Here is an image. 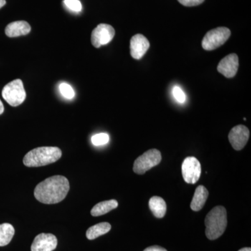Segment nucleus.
Masks as SVG:
<instances>
[{
	"mask_svg": "<svg viewBox=\"0 0 251 251\" xmlns=\"http://www.w3.org/2000/svg\"><path fill=\"white\" fill-rule=\"evenodd\" d=\"M209 196V192L204 186H198L195 191L191 201V208L193 211H198L202 209Z\"/></svg>",
	"mask_w": 251,
	"mask_h": 251,
	"instance_id": "4468645a",
	"label": "nucleus"
},
{
	"mask_svg": "<svg viewBox=\"0 0 251 251\" xmlns=\"http://www.w3.org/2000/svg\"><path fill=\"white\" fill-rule=\"evenodd\" d=\"M115 35V29L111 25L102 23L99 24L92 31L91 41L92 45L99 49L100 46L109 44Z\"/></svg>",
	"mask_w": 251,
	"mask_h": 251,
	"instance_id": "6e6552de",
	"label": "nucleus"
},
{
	"mask_svg": "<svg viewBox=\"0 0 251 251\" xmlns=\"http://www.w3.org/2000/svg\"><path fill=\"white\" fill-rule=\"evenodd\" d=\"M178 1L185 6H196L202 4L204 0H178Z\"/></svg>",
	"mask_w": 251,
	"mask_h": 251,
	"instance_id": "5701e85b",
	"label": "nucleus"
},
{
	"mask_svg": "<svg viewBox=\"0 0 251 251\" xmlns=\"http://www.w3.org/2000/svg\"><path fill=\"white\" fill-rule=\"evenodd\" d=\"M239 69V57L237 54H230L221 59L217 67L218 72L227 78L235 76Z\"/></svg>",
	"mask_w": 251,
	"mask_h": 251,
	"instance_id": "9b49d317",
	"label": "nucleus"
},
{
	"mask_svg": "<svg viewBox=\"0 0 251 251\" xmlns=\"http://www.w3.org/2000/svg\"><path fill=\"white\" fill-rule=\"evenodd\" d=\"M238 251H251V249L249 247L243 248V249Z\"/></svg>",
	"mask_w": 251,
	"mask_h": 251,
	"instance_id": "bb28decb",
	"label": "nucleus"
},
{
	"mask_svg": "<svg viewBox=\"0 0 251 251\" xmlns=\"http://www.w3.org/2000/svg\"><path fill=\"white\" fill-rule=\"evenodd\" d=\"M64 3L68 9L74 12H80L82 10V4L79 0H64Z\"/></svg>",
	"mask_w": 251,
	"mask_h": 251,
	"instance_id": "412c9836",
	"label": "nucleus"
},
{
	"mask_svg": "<svg viewBox=\"0 0 251 251\" xmlns=\"http://www.w3.org/2000/svg\"><path fill=\"white\" fill-rule=\"evenodd\" d=\"M149 206L155 217L162 219L166 215L167 205L163 198L158 196H153L150 198Z\"/></svg>",
	"mask_w": 251,
	"mask_h": 251,
	"instance_id": "2eb2a0df",
	"label": "nucleus"
},
{
	"mask_svg": "<svg viewBox=\"0 0 251 251\" xmlns=\"http://www.w3.org/2000/svg\"><path fill=\"white\" fill-rule=\"evenodd\" d=\"M15 234V229L9 224H0V247H5L12 240Z\"/></svg>",
	"mask_w": 251,
	"mask_h": 251,
	"instance_id": "a211bd4d",
	"label": "nucleus"
},
{
	"mask_svg": "<svg viewBox=\"0 0 251 251\" xmlns=\"http://www.w3.org/2000/svg\"><path fill=\"white\" fill-rule=\"evenodd\" d=\"M161 153L156 149L148 150L138 157L133 164V171L138 175H144L147 171L161 163Z\"/></svg>",
	"mask_w": 251,
	"mask_h": 251,
	"instance_id": "423d86ee",
	"label": "nucleus"
},
{
	"mask_svg": "<svg viewBox=\"0 0 251 251\" xmlns=\"http://www.w3.org/2000/svg\"><path fill=\"white\" fill-rule=\"evenodd\" d=\"M144 251H168L164 248L159 247V246H151L147 248Z\"/></svg>",
	"mask_w": 251,
	"mask_h": 251,
	"instance_id": "b1692460",
	"label": "nucleus"
},
{
	"mask_svg": "<svg viewBox=\"0 0 251 251\" xmlns=\"http://www.w3.org/2000/svg\"><path fill=\"white\" fill-rule=\"evenodd\" d=\"M1 94L4 100L13 107L21 105L26 99L23 81L20 79L11 81L5 86Z\"/></svg>",
	"mask_w": 251,
	"mask_h": 251,
	"instance_id": "20e7f679",
	"label": "nucleus"
},
{
	"mask_svg": "<svg viewBox=\"0 0 251 251\" xmlns=\"http://www.w3.org/2000/svg\"><path fill=\"white\" fill-rule=\"evenodd\" d=\"M62 152L57 147H41L31 150L24 156L25 166L33 168L53 163L62 157Z\"/></svg>",
	"mask_w": 251,
	"mask_h": 251,
	"instance_id": "f03ea898",
	"label": "nucleus"
},
{
	"mask_svg": "<svg viewBox=\"0 0 251 251\" xmlns=\"http://www.w3.org/2000/svg\"><path fill=\"white\" fill-rule=\"evenodd\" d=\"M59 91H60L61 94H62L64 98L72 99L75 97V92H74L72 86L69 85V84L65 83V82L60 84V85H59Z\"/></svg>",
	"mask_w": 251,
	"mask_h": 251,
	"instance_id": "aec40b11",
	"label": "nucleus"
},
{
	"mask_svg": "<svg viewBox=\"0 0 251 251\" xmlns=\"http://www.w3.org/2000/svg\"><path fill=\"white\" fill-rule=\"evenodd\" d=\"M150 42L143 34H135L130 39V55L135 59H140L150 49Z\"/></svg>",
	"mask_w": 251,
	"mask_h": 251,
	"instance_id": "f8f14e48",
	"label": "nucleus"
},
{
	"mask_svg": "<svg viewBox=\"0 0 251 251\" xmlns=\"http://www.w3.org/2000/svg\"><path fill=\"white\" fill-rule=\"evenodd\" d=\"M173 94L176 101L179 102V103H183L186 101V95H185L184 91L177 86L173 88Z\"/></svg>",
	"mask_w": 251,
	"mask_h": 251,
	"instance_id": "4be33fe9",
	"label": "nucleus"
},
{
	"mask_svg": "<svg viewBox=\"0 0 251 251\" xmlns=\"http://www.w3.org/2000/svg\"><path fill=\"white\" fill-rule=\"evenodd\" d=\"M91 140L94 146H101V145H106L108 143L110 137L107 133H100L93 135L91 138Z\"/></svg>",
	"mask_w": 251,
	"mask_h": 251,
	"instance_id": "6ab92c4d",
	"label": "nucleus"
},
{
	"mask_svg": "<svg viewBox=\"0 0 251 251\" xmlns=\"http://www.w3.org/2000/svg\"><path fill=\"white\" fill-rule=\"evenodd\" d=\"M231 35L228 28L219 27L208 31L203 38L202 46L205 50L211 51L224 45Z\"/></svg>",
	"mask_w": 251,
	"mask_h": 251,
	"instance_id": "39448f33",
	"label": "nucleus"
},
{
	"mask_svg": "<svg viewBox=\"0 0 251 251\" xmlns=\"http://www.w3.org/2000/svg\"><path fill=\"white\" fill-rule=\"evenodd\" d=\"M118 206V202L115 200L103 201L96 204L91 210L92 216H100L108 214L110 211L116 209Z\"/></svg>",
	"mask_w": 251,
	"mask_h": 251,
	"instance_id": "dca6fc26",
	"label": "nucleus"
},
{
	"mask_svg": "<svg viewBox=\"0 0 251 251\" xmlns=\"http://www.w3.org/2000/svg\"><path fill=\"white\" fill-rule=\"evenodd\" d=\"M57 237L52 234L41 233L34 238L31 251H53L57 247Z\"/></svg>",
	"mask_w": 251,
	"mask_h": 251,
	"instance_id": "9d476101",
	"label": "nucleus"
},
{
	"mask_svg": "<svg viewBox=\"0 0 251 251\" xmlns=\"http://www.w3.org/2000/svg\"><path fill=\"white\" fill-rule=\"evenodd\" d=\"M70 189L69 180L64 176L55 175L39 183L34 189V197L44 204H57L67 197Z\"/></svg>",
	"mask_w": 251,
	"mask_h": 251,
	"instance_id": "f257e3e1",
	"label": "nucleus"
},
{
	"mask_svg": "<svg viewBox=\"0 0 251 251\" xmlns=\"http://www.w3.org/2000/svg\"><path fill=\"white\" fill-rule=\"evenodd\" d=\"M250 132L244 125H238L230 130L228 135L229 143L237 151L242 150L249 141Z\"/></svg>",
	"mask_w": 251,
	"mask_h": 251,
	"instance_id": "1a4fd4ad",
	"label": "nucleus"
},
{
	"mask_svg": "<svg viewBox=\"0 0 251 251\" xmlns=\"http://www.w3.org/2000/svg\"><path fill=\"white\" fill-rule=\"evenodd\" d=\"M31 31V26L26 21H15L10 23L5 29V34L10 38L27 35Z\"/></svg>",
	"mask_w": 251,
	"mask_h": 251,
	"instance_id": "ddd939ff",
	"label": "nucleus"
},
{
	"mask_svg": "<svg viewBox=\"0 0 251 251\" xmlns=\"http://www.w3.org/2000/svg\"><path fill=\"white\" fill-rule=\"evenodd\" d=\"M4 105H3L2 102H1V100H0V115H1V114L4 112Z\"/></svg>",
	"mask_w": 251,
	"mask_h": 251,
	"instance_id": "393cba45",
	"label": "nucleus"
},
{
	"mask_svg": "<svg viewBox=\"0 0 251 251\" xmlns=\"http://www.w3.org/2000/svg\"><path fill=\"white\" fill-rule=\"evenodd\" d=\"M111 225L107 222L100 223L90 227L86 232V237L89 240H94L100 236L110 232Z\"/></svg>",
	"mask_w": 251,
	"mask_h": 251,
	"instance_id": "f3484780",
	"label": "nucleus"
},
{
	"mask_svg": "<svg viewBox=\"0 0 251 251\" xmlns=\"http://www.w3.org/2000/svg\"><path fill=\"white\" fill-rule=\"evenodd\" d=\"M181 172L183 178L187 184H196L201 175V163L196 157H187L183 162Z\"/></svg>",
	"mask_w": 251,
	"mask_h": 251,
	"instance_id": "0eeeda50",
	"label": "nucleus"
},
{
	"mask_svg": "<svg viewBox=\"0 0 251 251\" xmlns=\"http://www.w3.org/2000/svg\"><path fill=\"white\" fill-rule=\"evenodd\" d=\"M6 4V0H0V9Z\"/></svg>",
	"mask_w": 251,
	"mask_h": 251,
	"instance_id": "a878e982",
	"label": "nucleus"
},
{
	"mask_svg": "<svg viewBox=\"0 0 251 251\" xmlns=\"http://www.w3.org/2000/svg\"><path fill=\"white\" fill-rule=\"evenodd\" d=\"M206 237L209 240H215L222 236L227 227V211L223 206H217L206 215L205 221Z\"/></svg>",
	"mask_w": 251,
	"mask_h": 251,
	"instance_id": "7ed1b4c3",
	"label": "nucleus"
}]
</instances>
